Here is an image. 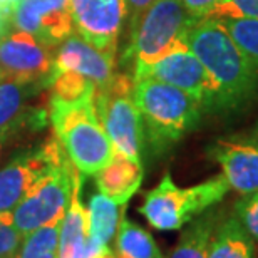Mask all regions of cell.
<instances>
[{"instance_id":"cell-1","label":"cell","mask_w":258,"mask_h":258,"mask_svg":"<svg viewBox=\"0 0 258 258\" xmlns=\"http://www.w3.org/2000/svg\"><path fill=\"white\" fill-rule=\"evenodd\" d=\"M183 40L216 84L215 111L230 112L253 99L258 92V69L246 59L218 19L195 20Z\"/></svg>"},{"instance_id":"cell-2","label":"cell","mask_w":258,"mask_h":258,"mask_svg":"<svg viewBox=\"0 0 258 258\" xmlns=\"http://www.w3.org/2000/svg\"><path fill=\"white\" fill-rule=\"evenodd\" d=\"M49 117L55 138L82 176H94L116 156L109 136L97 119L94 94L69 102L50 99Z\"/></svg>"},{"instance_id":"cell-3","label":"cell","mask_w":258,"mask_h":258,"mask_svg":"<svg viewBox=\"0 0 258 258\" xmlns=\"http://www.w3.org/2000/svg\"><path fill=\"white\" fill-rule=\"evenodd\" d=\"M133 99L141 114L144 136L156 151L178 143L198 124L205 111L191 94L156 79L134 81Z\"/></svg>"},{"instance_id":"cell-4","label":"cell","mask_w":258,"mask_h":258,"mask_svg":"<svg viewBox=\"0 0 258 258\" xmlns=\"http://www.w3.org/2000/svg\"><path fill=\"white\" fill-rule=\"evenodd\" d=\"M228 189L230 184L223 174L195 186L181 188L173 181L169 173H166L158 186L144 196L139 213L154 230L174 231L183 228L195 216L220 203Z\"/></svg>"},{"instance_id":"cell-5","label":"cell","mask_w":258,"mask_h":258,"mask_svg":"<svg viewBox=\"0 0 258 258\" xmlns=\"http://www.w3.org/2000/svg\"><path fill=\"white\" fill-rule=\"evenodd\" d=\"M134 81L127 74H114L94 92V107L101 126L117 154L141 163L144 143L143 121L133 99Z\"/></svg>"},{"instance_id":"cell-6","label":"cell","mask_w":258,"mask_h":258,"mask_svg":"<svg viewBox=\"0 0 258 258\" xmlns=\"http://www.w3.org/2000/svg\"><path fill=\"white\" fill-rule=\"evenodd\" d=\"M195 20L181 0H156L131 30L124 60H131L133 72L156 62L183 39Z\"/></svg>"},{"instance_id":"cell-7","label":"cell","mask_w":258,"mask_h":258,"mask_svg":"<svg viewBox=\"0 0 258 258\" xmlns=\"http://www.w3.org/2000/svg\"><path fill=\"white\" fill-rule=\"evenodd\" d=\"M77 176L79 171H76L69 159L54 168L12 211L15 228L27 235L42 226L59 223L71 205Z\"/></svg>"},{"instance_id":"cell-8","label":"cell","mask_w":258,"mask_h":258,"mask_svg":"<svg viewBox=\"0 0 258 258\" xmlns=\"http://www.w3.org/2000/svg\"><path fill=\"white\" fill-rule=\"evenodd\" d=\"M131 77L133 81L156 79L171 84L196 97L203 104L205 111H215L218 96L216 84L183 39L178 40L156 62L134 71Z\"/></svg>"},{"instance_id":"cell-9","label":"cell","mask_w":258,"mask_h":258,"mask_svg":"<svg viewBox=\"0 0 258 258\" xmlns=\"http://www.w3.org/2000/svg\"><path fill=\"white\" fill-rule=\"evenodd\" d=\"M66 159L69 158L59 139L52 138L39 149L4 166L0 169V215L12 213L34 188Z\"/></svg>"},{"instance_id":"cell-10","label":"cell","mask_w":258,"mask_h":258,"mask_svg":"<svg viewBox=\"0 0 258 258\" xmlns=\"http://www.w3.org/2000/svg\"><path fill=\"white\" fill-rule=\"evenodd\" d=\"M67 7L81 37L97 49L116 52L127 15L126 0H69Z\"/></svg>"},{"instance_id":"cell-11","label":"cell","mask_w":258,"mask_h":258,"mask_svg":"<svg viewBox=\"0 0 258 258\" xmlns=\"http://www.w3.org/2000/svg\"><path fill=\"white\" fill-rule=\"evenodd\" d=\"M54 57L32 35L17 30L0 37V79L32 82L50 77Z\"/></svg>"},{"instance_id":"cell-12","label":"cell","mask_w":258,"mask_h":258,"mask_svg":"<svg viewBox=\"0 0 258 258\" xmlns=\"http://www.w3.org/2000/svg\"><path fill=\"white\" fill-rule=\"evenodd\" d=\"M12 24L32 35L45 49L55 47L72 34L69 7L50 0H19L14 5Z\"/></svg>"},{"instance_id":"cell-13","label":"cell","mask_w":258,"mask_h":258,"mask_svg":"<svg viewBox=\"0 0 258 258\" xmlns=\"http://www.w3.org/2000/svg\"><path fill=\"white\" fill-rule=\"evenodd\" d=\"M64 71L77 72L94 82L97 89L106 86L116 74V52L101 50L79 34H71L59 44L52 64V74Z\"/></svg>"},{"instance_id":"cell-14","label":"cell","mask_w":258,"mask_h":258,"mask_svg":"<svg viewBox=\"0 0 258 258\" xmlns=\"http://www.w3.org/2000/svg\"><path fill=\"white\" fill-rule=\"evenodd\" d=\"M210 156L223 169L230 188L243 196L258 191V143L248 138L220 139L210 148Z\"/></svg>"},{"instance_id":"cell-15","label":"cell","mask_w":258,"mask_h":258,"mask_svg":"<svg viewBox=\"0 0 258 258\" xmlns=\"http://www.w3.org/2000/svg\"><path fill=\"white\" fill-rule=\"evenodd\" d=\"M81 176L82 174L79 173L71 205L60 221L59 258H91L97 250H101L96 248L89 238L87 210L81 203Z\"/></svg>"},{"instance_id":"cell-16","label":"cell","mask_w":258,"mask_h":258,"mask_svg":"<svg viewBox=\"0 0 258 258\" xmlns=\"http://www.w3.org/2000/svg\"><path fill=\"white\" fill-rule=\"evenodd\" d=\"M96 184L101 195L114 201L116 205L126 206L143 183V164L129 159L122 154L112 158V161L94 174Z\"/></svg>"},{"instance_id":"cell-17","label":"cell","mask_w":258,"mask_h":258,"mask_svg":"<svg viewBox=\"0 0 258 258\" xmlns=\"http://www.w3.org/2000/svg\"><path fill=\"white\" fill-rule=\"evenodd\" d=\"M208 258H256L255 241L236 215L225 218L216 226L211 236Z\"/></svg>"},{"instance_id":"cell-18","label":"cell","mask_w":258,"mask_h":258,"mask_svg":"<svg viewBox=\"0 0 258 258\" xmlns=\"http://www.w3.org/2000/svg\"><path fill=\"white\" fill-rule=\"evenodd\" d=\"M121 210H124V206L116 205L101 193L91 198L87 208V228H89V238L96 248L109 246L111 240L116 236L117 226L124 216Z\"/></svg>"},{"instance_id":"cell-19","label":"cell","mask_w":258,"mask_h":258,"mask_svg":"<svg viewBox=\"0 0 258 258\" xmlns=\"http://www.w3.org/2000/svg\"><path fill=\"white\" fill-rule=\"evenodd\" d=\"M116 258H163L149 231L121 218L116 231Z\"/></svg>"},{"instance_id":"cell-20","label":"cell","mask_w":258,"mask_h":258,"mask_svg":"<svg viewBox=\"0 0 258 258\" xmlns=\"http://www.w3.org/2000/svg\"><path fill=\"white\" fill-rule=\"evenodd\" d=\"M216 226H218V216L215 213L201 216L181 235L169 258H208L211 236Z\"/></svg>"},{"instance_id":"cell-21","label":"cell","mask_w":258,"mask_h":258,"mask_svg":"<svg viewBox=\"0 0 258 258\" xmlns=\"http://www.w3.org/2000/svg\"><path fill=\"white\" fill-rule=\"evenodd\" d=\"M60 221L24 235L17 258H59Z\"/></svg>"},{"instance_id":"cell-22","label":"cell","mask_w":258,"mask_h":258,"mask_svg":"<svg viewBox=\"0 0 258 258\" xmlns=\"http://www.w3.org/2000/svg\"><path fill=\"white\" fill-rule=\"evenodd\" d=\"M218 19L246 59L258 69V20L246 17H215Z\"/></svg>"},{"instance_id":"cell-23","label":"cell","mask_w":258,"mask_h":258,"mask_svg":"<svg viewBox=\"0 0 258 258\" xmlns=\"http://www.w3.org/2000/svg\"><path fill=\"white\" fill-rule=\"evenodd\" d=\"M47 84H50V92H52L50 99L64 102L81 99V97H86L96 92L94 82H91L89 79H86V77H82L74 71H64L52 74L49 77Z\"/></svg>"},{"instance_id":"cell-24","label":"cell","mask_w":258,"mask_h":258,"mask_svg":"<svg viewBox=\"0 0 258 258\" xmlns=\"http://www.w3.org/2000/svg\"><path fill=\"white\" fill-rule=\"evenodd\" d=\"M25 84L12 79H0V133H5L22 111Z\"/></svg>"},{"instance_id":"cell-25","label":"cell","mask_w":258,"mask_h":258,"mask_svg":"<svg viewBox=\"0 0 258 258\" xmlns=\"http://www.w3.org/2000/svg\"><path fill=\"white\" fill-rule=\"evenodd\" d=\"M24 235L15 228L12 213L0 215V258H17Z\"/></svg>"},{"instance_id":"cell-26","label":"cell","mask_w":258,"mask_h":258,"mask_svg":"<svg viewBox=\"0 0 258 258\" xmlns=\"http://www.w3.org/2000/svg\"><path fill=\"white\" fill-rule=\"evenodd\" d=\"M236 218L258 243V191L243 196V200L236 203Z\"/></svg>"},{"instance_id":"cell-27","label":"cell","mask_w":258,"mask_h":258,"mask_svg":"<svg viewBox=\"0 0 258 258\" xmlns=\"http://www.w3.org/2000/svg\"><path fill=\"white\" fill-rule=\"evenodd\" d=\"M210 17H246L258 20V0H221Z\"/></svg>"},{"instance_id":"cell-28","label":"cell","mask_w":258,"mask_h":258,"mask_svg":"<svg viewBox=\"0 0 258 258\" xmlns=\"http://www.w3.org/2000/svg\"><path fill=\"white\" fill-rule=\"evenodd\" d=\"M186 12L191 15L193 19L200 20L205 17H210L215 7L218 5L221 0H181Z\"/></svg>"},{"instance_id":"cell-29","label":"cell","mask_w":258,"mask_h":258,"mask_svg":"<svg viewBox=\"0 0 258 258\" xmlns=\"http://www.w3.org/2000/svg\"><path fill=\"white\" fill-rule=\"evenodd\" d=\"M154 2H156V0H126V9L129 14V20H131V30L136 27L138 22L144 15V12H146Z\"/></svg>"},{"instance_id":"cell-30","label":"cell","mask_w":258,"mask_h":258,"mask_svg":"<svg viewBox=\"0 0 258 258\" xmlns=\"http://www.w3.org/2000/svg\"><path fill=\"white\" fill-rule=\"evenodd\" d=\"M91 258H116V255L112 253L109 246H106V248H101V250H97L94 255H92Z\"/></svg>"},{"instance_id":"cell-31","label":"cell","mask_w":258,"mask_h":258,"mask_svg":"<svg viewBox=\"0 0 258 258\" xmlns=\"http://www.w3.org/2000/svg\"><path fill=\"white\" fill-rule=\"evenodd\" d=\"M248 139H251V141H255V143H258V122L255 124V127L251 129V133H250V136H248Z\"/></svg>"},{"instance_id":"cell-32","label":"cell","mask_w":258,"mask_h":258,"mask_svg":"<svg viewBox=\"0 0 258 258\" xmlns=\"http://www.w3.org/2000/svg\"><path fill=\"white\" fill-rule=\"evenodd\" d=\"M17 2H19V0H0V4H2V5H10V7H14Z\"/></svg>"},{"instance_id":"cell-33","label":"cell","mask_w":258,"mask_h":258,"mask_svg":"<svg viewBox=\"0 0 258 258\" xmlns=\"http://www.w3.org/2000/svg\"><path fill=\"white\" fill-rule=\"evenodd\" d=\"M50 2L57 4V5H64V7H67V4H69V0H50Z\"/></svg>"},{"instance_id":"cell-34","label":"cell","mask_w":258,"mask_h":258,"mask_svg":"<svg viewBox=\"0 0 258 258\" xmlns=\"http://www.w3.org/2000/svg\"><path fill=\"white\" fill-rule=\"evenodd\" d=\"M4 134L5 133H0V153H2V148H4Z\"/></svg>"}]
</instances>
